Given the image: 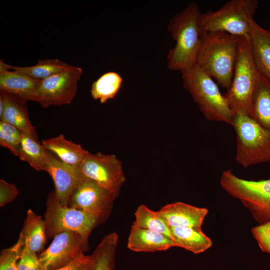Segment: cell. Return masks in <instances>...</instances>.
Returning a JSON list of instances; mask_svg holds the SVG:
<instances>
[{
	"instance_id": "obj_1",
	"label": "cell",
	"mask_w": 270,
	"mask_h": 270,
	"mask_svg": "<svg viewBox=\"0 0 270 270\" xmlns=\"http://www.w3.org/2000/svg\"><path fill=\"white\" fill-rule=\"evenodd\" d=\"M242 38L220 32L202 34L196 64L222 86L228 89Z\"/></svg>"
},
{
	"instance_id": "obj_2",
	"label": "cell",
	"mask_w": 270,
	"mask_h": 270,
	"mask_svg": "<svg viewBox=\"0 0 270 270\" xmlns=\"http://www.w3.org/2000/svg\"><path fill=\"white\" fill-rule=\"evenodd\" d=\"M201 14L198 6L191 2L168 22V30L176 42L167 56L170 70L181 72L196 64L202 40L199 24Z\"/></svg>"
},
{
	"instance_id": "obj_3",
	"label": "cell",
	"mask_w": 270,
	"mask_h": 270,
	"mask_svg": "<svg viewBox=\"0 0 270 270\" xmlns=\"http://www.w3.org/2000/svg\"><path fill=\"white\" fill-rule=\"evenodd\" d=\"M181 73L184 88L205 118L230 124L234 113L212 78L196 64Z\"/></svg>"
},
{
	"instance_id": "obj_4",
	"label": "cell",
	"mask_w": 270,
	"mask_h": 270,
	"mask_svg": "<svg viewBox=\"0 0 270 270\" xmlns=\"http://www.w3.org/2000/svg\"><path fill=\"white\" fill-rule=\"evenodd\" d=\"M258 6L256 0H230L215 11L202 13L199 21L201 33L220 32L248 38L251 20Z\"/></svg>"
},
{
	"instance_id": "obj_5",
	"label": "cell",
	"mask_w": 270,
	"mask_h": 270,
	"mask_svg": "<svg viewBox=\"0 0 270 270\" xmlns=\"http://www.w3.org/2000/svg\"><path fill=\"white\" fill-rule=\"evenodd\" d=\"M230 124L236 136V160L242 166L270 160V131L250 116L234 114Z\"/></svg>"
},
{
	"instance_id": "obj_6",
	"label": "cell",
	"mask_w": 270,
	"mask_h": 270,
	"mask_svg": "<svg viewBox=\"0 0 270 270\" xmlns=\"http://www.w3.org/2000/svg\"><path fill=\"white\" fill-rule=\"evenodd\" d=\"M220 183L228 194L248 210L259 224L270 221V178L247 180L228 170L222 172Z\"/></svg>"
},
{
	"instance_id": "obj_7",
	"label": "cell",
	"mask_w": 270,
	"mask_h": 270,
	"mask_svg": "<svg viewBox=\"0 0 270 270\" xmlns=\"http://www.w3.org/2000/svg\"><path fill=\"white\" fill-rule=\"evenodd\" d=\"M258 74L252 54L249 38H242L232 82L224 95L234 114L250 116V102Z\"/></svg>"
},
{
	"instance_id": "obj_8",
	"label": "cell",
	"mask_w": 270,
	"mask_h": 270,
	"mask_svg": "<svg viewBox=\"0 0 270 270\" xmlns=\"http://www.w3.org/2000/svg\"><path fill=\"white\" fill-rule=\"evenodd\" d=\"M44 214L46 235L54 238L66 231L78 234L85 242L92 230L100 223L96 218L82 210L62 206L58 200L54 191L48 196Z\"/></svg>"
},
{
	"instance_id": "obj_9",
	"label": "cell",
	"mask_w": 270,
	"mask_h": 270,
	"mask_svg": "<svg viewBox=\"0 0 270 270\" xmlns=\"http://www.w3.org/2000/svg\"><path fill=\"white\" fill-rule=\"evenodd\" d=\"M78 168L82 177L93 180L118 197L126 178L122 162L115 155L90 152Z\"/></svg>"
},
{
	"instance_id": "obj_10",
	"label": "cell",
	"mask_w": 270,
	"mask_h": 270,
	"mask_svg": "<svg viewBox=\"0 0 270 270\" xmlns=\"http://www.w3.org/2000/svg\"><path fill=\"white\" fill-rule=\"evenodd\" d=\"M82 74V68L72 66L41 80L36 102L44 108L70 104L76 95L78 84Z\"/></svg>"
},
{
	"instance_id": "obj_11",
	"label": "cell",
	"mask_w": 270,
	"mask_h": 270,
	"mask_svg": "<svg viewBox=\"0 0 270 270\" xmlns=\"http://www.w3.org/2000/svg\"><path fill=\"white\" fill-rule=\"evenodd\" d=\"M116 198L93 180L82 177L70 198L68 206L95 217L100 224L110 216Z\"/></svg>"
},
{
	"instance_id": "obj_12",
	"label": "cell",
	"mask_w": 270,
	"mask_h": 270,
	"mask_svg": "<svg viewBox=\"0 0 270 270\" xmlns=\"http://www.w3.org/2000/svg\"><path fill=\"white\" fill-rule=\"evenodd\" d=\"M87 244L76 232L66 231L57 234L38 256L44 270H54L66 265L84 253Z\"/></svg>"
},
{
	"instance_id": "obj_13",
	"label": "cell",
	"mask_w": 270,
	"mask_h": 270,
	"mask_svg": "<svg viewBox=\"0 0 270 270\" xmlns=\"http://www.w3.org/2000/svg\"><path fill=\"white\" fill-rule=\"evenodd\" d=\"M44 171L53 180L58 200L62 206H68L70 198L82 178L78 168L64 163L49 152Z\"/></svg>"
},
{
	"instance_id": "obj_14",
	"label": "cell",
	"mask_w": 270,
	"mask_h": 270,
	"mask_svg": "<svg viewBox=\"0 0 270 270\" xmlns=\"http://www.w3.org/2000/svg\"><path fill=\"white\" fill-rule=\"evenodd\" d=\"M168 226L174 227H189L202 229L208 210L182 202L169 204L159 210Z\"/></svg>"
},
{
	"instance_id": "obj_15",
	"label": "cell",
	"mask_w": 270,
	"mask_h": 270,
	"mask_svg": "<svg viewBox=\"0 0 270 270\" xmlns=\"http://www.w3.org/2000/svg\"><path fill=\"white\" fill-rule=\"evenodd\" d=\"M40 80L19 71L11 70L0 74V90L22 102H36Z\"/></svg>"
},
{
	"instance_id": "obj_16",
	"label": "cell",
	"mask_w": 270,
	"mask_h": 270,
	"mask_svg": "<svg viewBox=\"0 0 270 270\" xmlns=\"http://www.w3.org/2000/svg\"><path fill=\"white\" fill-rule=\"evenodd\" d=\"M249 40L258 70L270 81V30L262 28L252 18Z\"/></svg>"
},
{
	"instance_id": "obj_17",
	"label": "cell",
	"mask_w": 270,
	"mask_h": 270,
	"mask_svg": "<svg viewBox=\"0 0 270 270\" xmlns=\"http://www.w3.org/2000/svg\"><path fill=\"white\" fill-rule=\"evenodd\" d=\"M127 246L136 252H156L176 246V244L163 234L132 226Z\"/></svg>"
},
{
	"instance_id": "obj_18",
	"label": "cell",
	"mask_w": 270,
	"mask_h": 270,
	"mask_svg": "<svg viewBox=\"0 0 270 270\" xmlns=\"http://www.w3.org/2000/svg\"><path fill=\"white\" fill-rule=\"evenodd\" d=\"M0 94L2 96L4 104L0 120L14 126L23 134L38 138L36 128L29 119L26 102L2 92Z\"/></svg>"
},
{
	"instance_id": "obj_19",
	"label": "cell",
	"mask_w": 270,
	"mask_h": 270,
	"mask_svg": "<svg viewBox=\"0 0 270 270\" xmlns=\"http://www.w3.org/2000/svg\"><path fill=\"white\" fill-rule=\"evenodd\" d=\"M44 147L64 163L78 167L90 153L80 144L66 140L62 134L44 140Z\"/></svg>"
},
{
	"instance_id": "obj_20",
	"label": "cell",
	"mask_w": 270,
	"mask_h": 270,
	"mask_svg": "<svg viewBox=\"0 0 270 270\" xmlns=\"http://www.w3.org/2000/svg\"><path fill=\"white\" fill-rule=\"evenodd\" d=\"M250 116L270 131V81L260 72L250 102Z\"/></svg>"
},
{
	"instance_id": "obj_21",
	"label": "cell",
	"mask_w": 270,
	"mask_h": 270,
	"mask_svg": "<svg viewBox=\"0 0 270 270\" xmlns=\"http://www.w3.org/2000/svg\"><path fill=\"white\" fill-rule=\"evenodd\" d=\"M176 247L183 248L195 254L204 252L212 245V240L202 229L189 227L170 228Z\"/></svg>"
},
{
	"instance_id": "obj_22",
	"label": "cell",
	"mask_w": 270,
	"mask_h": 270,
	"mask_svg": "<svg viewBox=\"0 0 270 270\" xmlns=\"http://www.w3.org/2000/svg\"><path fill=\"white\" fill-rule=\"evenodd\" d=\"M20 234L24 246L36 254L42 252L47 238L44 220L28 209Z\"/></svg>"
},
{
	"instance_id": "obj_23",
	"label": "cell",
	"mask_w": 270,
	"mask_h": 270,
	"mask_svg": "<svg viewBox=\"0 0 270 270\" xmlns=\"http://www.w3.org/2000/svg\"><path fill=\"white\" fill-rule=\"evenodd\" d=\"M118 239L114 232L104 236L91 255L92 262L88 270H114Z\"/></svg>"
},
{
	"instance_id": "obj_24",
	"label": "cell",
	"mask_w": 270,
	"mask_h": 270,
	"mask_svg": "<svg viewBox=\"0 0 270 270\" xmlns=\"http://www.w3.org/2000/svg\"><path fill=\"white\" fill-rule=\"evenodd\" d=\"M48 153L38 138L22 133L18 155L21 160L27 162L36 171H44Z\"/></svg>"
},
{
	"instance_id": "obj_25",
	"label": "cell",
	"mask_w": 270,
	"mask_h": 270,
	"mask_svg": "<svg viewBox=\"0 0 270 270\" xmlns=\"http://www.w3.org/2000/svg\"><path fill=\"white\" fill-rule=\"evenodd\" d=\"M123 78L118 72H108L102 74L92 84V96L101 104L112 99L120 90Z\"/></svg>"
},
{
	"instance_id": "obj_26",
	"label": "cell",
	"mask_w": 270,
	"mask_h": 270,
	"mask_svg": "<svg viewBox=\"0 0 270 270\" xmlns=\"http://www.w3.org/2000/svg\"><path fill=\"white\" fill-rule=\"evenodd\" d=\"M134 216L132 226L160 233L172 240L170 228L159 210H152L142 204L136 208Z\"/></svg>"
},
{
	"instance_id": "obj_27",
	"label": "cell",
	"mask_w": 270,
	"mask_h": 270,
	"mask_svg": "<svg viewBox=\"0 0 270 270\" xmlns=\"http://www.w3.org/2000/svg\"><path fill=\"white\" fill-rule=\"evenodd\" d=\"M71 66L58 58L40 60L36 64L28 66H10L12 70L24 72L40 80L68 69Z\"/></svg>"
},
{
	"instance_id": "obj_28",
	"label": "cell",
	"mask_w": 270,
	"mask_h": 270,
	"mask_svg": "<svg viewBox=\"0 0 270 270\" xmlns=\"http://www.w3.org/2000/svg\"><path fill=\"white\" fill-rule=\"evenodd\" d=\"M22 132L14 126L0 121V144L18 156Z\"/></svg>"
},
{
	"instance_id": "obj_29",
	"label": "cell",
	"mask_w": 270,
	"mask_h": 270,
	"mask_svg": "<svg viewBox=\"0 0 270 270\" xmlns=\"http://www.w3.org/2000/svg\"><path fill=\"white\" fill-rule=\"evenodd\" d=\"M24 246V240L20 234L14 245L1 251L0 270H18V263Z\"/></svg>"
},
{
	"instance_id": "obj_30",
	"label": "cell",
	"mask_w": 270,
	"mask_h": 270,
	"mask_svg": "<svg viewBox=\"0 0 270 270\" xmlns=\"http://www.w3.org/2000/svg\"><path fill=\"white\" fill-rule=\"evenodd\" d=\"M18 270H44L36 253L24 246L18 263Z\"/></svg>"
},
{
	"instance_id": "obj_31",
	"label": "cell",
	"mask_w": 270,
	"mask_h": 270,
	"mask_svg": "<svg viewBox=\"0 0 270 270\" xmlns=\"http://www.w3.org/2000/svg\"><path fill=\"white\" fill-rule=\"evenodd\" d=\"M251 232L260 250L270 255V221L252 228Z\"/></svg>"
},
{
	"instance_id": "obj_32",
	"label": "cell",
	"mask_w": 270,
	"mask_h": 270,
	"mask_svg": "<svg viewBox=\"0 0 270 270\" xmlns=\"http://www.w3.org/2000/svg\"><path fill=\"white\" fill-rule=\"evenodd\" d=\"M18 190L15 185L6 180H0V206L12 202L18 196Z\"/></svg>"
},
{
	"instance_id": "obj_33",
	"label": "cell",
	"mask_w": 270,
	"mask_h": 270,
	"mask_svg": "<svg viewBox=\"0 0 270 270\" xmlns=\"http://www.w3.org/2000/svg\"><path fill=\"white\" fill-rule=\"evenodd\" d=\"M92 262V256L82 253L66 265L54 270H88Z\"/></svg>"
},
{
	"instance_id": "obj_34",
	"label": "cell",
	"mask_w": 270,
	"mask_h": 270,
	"mask_svg": "<svg viewBox=\"0 0 270 270\" xmlns=\"http://www.w3.org/2000/svg\"><path fill=\"white\" fill-rule=\"evenodd\" d=\"M4 108V100L2 96L0 94V118L2 117Z\"/></svg>"
}]
</instances>
